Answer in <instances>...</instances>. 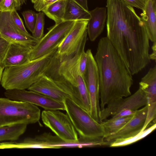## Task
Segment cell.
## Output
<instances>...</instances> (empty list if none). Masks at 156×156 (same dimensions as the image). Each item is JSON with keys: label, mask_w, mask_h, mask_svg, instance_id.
<instances>
[{"label": "cell", "mask_w": 156, "mask_h": 156, "mask_svg": "<svg viewBox=\"0 0 156 156\" xmlns=\"http://www.w3.org/2000/svg\"><path fill=\"white\" fill-rule=\"evenodd\" d=\"M106 37L132 75L150 62L149 39L144 23L122 0H107Z\"/></svg>", "instance_id": "6da1fadb"}, {"label": "cell", "mask_w": 156, "mask_h": 156, "mask_svg": "<svg viewBox=\"0 0 156 156\" xmlns=\"http://www.w3.org/2000/svg\"><path fill=\"white\" fill-rule=\"evenodd\" d=\"M94 58L99 72L101 110L115 99L131 95L132 75L106 37L99 40Z\"/></svg>", "instance_id": "7a4b0ae2"}, {"label": "cell", "mask_w": 156, "mask_h": 156, "mask_svg": "<svg viewBox=\"0 0 156 156\" xmlns=\"http://www.w3.org/2000/svg\"><path fill=\"white\" fill-rule=\"evenodd\" d=\"M87 39L85 37L77 51L70 55L60 56L56 51L45 74L52 79L75 103L86 110L90 108V99L84 77L79 71V63Z\"/></svg>", "instance_id": "3957f363"}, {"label": "cell", "mask_w": 156, "mask_h": 156, "mask_svg": "<svg viewBox=\"0 0 156 156\" xmlns=\"http://www.w3.org/2000/svg\"><path fill=\"white\" fill-rule=\"evenodd\" d=\"M57 49L25 64L5 68L0 82L2 86L6 90L28 89L45 74Z\"/></svg>", "instance_id": "277c9868"}, {"label": "cell", "mask_w": 156, "mask_h": 156, "mask_svg": "<svg viewBox=\"0 0 156 156\" xmlns=\"http://www.w3.org/2000/svg\"><path fill=\"white\" fill-rule=\"evenodd\" d=\"M40 112L33 104L0 98V127L35 123L40 119Z\"/></svg>", "instance_id": "5b68a950"}, {"label": "cell", "mask_w": 156, "mask_h": 156, "mask_svg": "<svg viewBox=\"0 0 156 156\" xmlns=\"http://www.w3.org/2000/svg\"><path fill=\"white\" fill-rule=\"evenodd\" d=\"M64 103L65 111L81 139H104V132L101 123L94 119L86 111L69 97Z\"/></svg>", "instance_id": "8992f818"}, {"label": "cell", "mask_w": 156, "mask_h": 156, "mask_svg": "<svg viewBox=\"0 0 156 156\" xmlns=\"http://www.w3.org/2000/svg\"><path fill=\"white\" fill-rule=\"evenodd\" d=\"M75 21H62L50 28L31 50L29 55L30 61L44 56L57 49L71 29Z\"/></svg>", "instance_id": "52a82bcc"}, {"label": "cell", "mask_w": 156, "mask_h": 156, "mask_svg": "<svg viewBox=\"0 0 156 156\" xmlns=\"http://www.w3.org/2000/svg\"><path fill=\"white\" fill-rule=\"evenodd\" d=\"M41 119L44 124L62 140L69 142L78 141L76 131L67 114L58 110H45L42 112Z\"/></svg>", "instance_id": "ba28073f"}, {"label": "cell", "mask_w": 156, "mask_h": 156, "mask_svg": "<svg viewBox=\"0 0 156 156\" xmlns=\"http://www.w3.org/2000/svg\"><path fill=\"white\" fill-rule=\"evenodd\" d=\"M86 52L87 61L84 79L90 99V115L95 120L100 122L99 115L101 109L99 104L100 80L98 68L91 49H88Z\"/></svg>", "instance_id": "9c48e42d"}, {"label": "cell", "mask_w": 156, "mask_h": 156, "mask_svg": "<svg viewBox=\"0 0 156 156\" xmlns=\"http://www.w3.org/2000/svg\"><path fill=\"white\" fill-rule=\"evenodd\" d=\"M0 34L10 43L20 44L33 47L39 40L20 30L14 22L11 12H0Z\"/></svg>", "instance_id": "30bf717a"}, {"label": "cell", "mask_w": 156, "mask_h": 156, "mask_svg": "<svg viewBox=\"0 0 156 156\" xmlns=\"http://www.w3.org/2000/svg\"><path fill=\"white\" fill-rule=\"evenodd\" d=\"M147 100L145 93L140 88L133 94L125 97L117 99L107 104L99 115L100 123L110 116H112L119 112L125 109L134 111L147 105Z\"/></svg>", "instance_id": "8fae6325"}, {"label": "cell", "mask_w": 156, "mask_h": 156, "mask_svg": "<svg viewBox=\"0 0 156 156\" xmlns=\"http://www.w3.org/2000/svg\"><path fill=\"white\" fill-rule=\"evenodd\" d=\"M4 94L11 100L29 103L40 106L45 110H65L64 102L58 101L42 94L25 90H6Z\"/></svg>", "instance_id": "7c38bea8"}, {"label": "cell", "mask_w": 156, "mask_h": 156, "mask_svg": "<svg viewBox=\"0 0 156 156\" xmlns=\"http://www.w3.org/2000/svg\"><path fill=\"white\" fill-rule=\"evenodd\" d=\"M88 21H75L71 30L58 47L56 53L60 56H67L74 53L83 39L87 36Z\"/></svg>", "instance_id": "4fadbf2b"}, {"label": "cell", "mask_w": 156, "mask_h": 156, "mask_svg": "<svg viewBox=\"0 0 156 156\" xmlns=\"http://www.w3.org/2000/svg\"><path fill=\"white\" fill-rule=\"evenodd\" d=\"M147 105L136 111L131 119L115 133L105 138L104 140L110 144L115 140L125 139L134 136L141 131L146 118Z\"/></svg>", "instance_id": "5bb4252c"}, {"label": "cell", "mask_w": 156, "mask_h": 156, "mask_svg": "<svg viewBox=\"0 0 156 156\" xmlns=\"http://www.w3.org/2000/svg\"><path fill=\"white\" fill-rule=\"evenodd\" d=\"M76 142L65 141L58 136L50 133H44L34 138H28L19 142L20 148H59L64 147H76Z\"/></svg>", "instance_id": "9a60e30c"}, {"label": "cell", "mask_w": 156, "mask_h": 156, "mask_svg": "<svg viewBox=\"0 0 156 156\" xmlns=\"http://www.w3.org/2000/svg\"><path fill=\"white\" fill-rule=\"evenodd\" d=\"M28 89L63 102L66 98H70L52 79L46 75H43Z\"/></svg>", "instance_id": "2e32d148"}, {"label": "cell", "mask_w": 156, "mask_h": 156, "mask_svg": "<svg viewBox=\"0 0 156 156\" xmlns=\"http://www.w3.org/2000/svg\"><path fill=\"white\" fill-rule=\"evenodd\" d=\"M33 48L20 44L10 43L0 66L4 69L27 63L30 61V53Z\"/></svg>", "instance_id": "e0dca14e"}, {"label": "cell", "mask_w": 156, "mask_h": 156, "mask_svg": "<svg viewBox=\"0 0 156 156\" xmlns=\"http://www.w3.org/2000/svg\"><path fill=\"white\" fill-rule=\"evenodd\" d=\"M90 17L88 20L87 32L91 41H94L102 32L107 18L106 7H97L89 11Z\"/></svg>", "instance_id": "ac0fdd59"}, {"label": "cell", "mask_w": 156, "mask_h": 156, "mask_svg": "<svg viewBox=\"0 0 156 156\" xmlns=\"http://www.w3.org/2000/svg\"><path fill=\"white\" fill-rule=\"evenodd\" d=\"M141 14L149 40L156 42V0H148Z\"/></svg>", "instance_id": "d6986e66"}, {"label": "cell", "mask_w": 156, "mask_h": 156, "mask_svg": "<svg viewBox=\"0 0 156 156\" xmlns=\"http://www.w3.org/2000/svg\"><path fill=\"white\" fill-rule=\"evenodd\" d=\"M139 88L145 93L147 105L156 104V66L151 68L141 79Z\"/></svg>", "instance_id": "ffe728a7"}, {"label": "cell", "mask_w": 156, "mask_h": 156, "mask_svg": "<svg viewBox=\"0 0 156 156\" xmlns=\"http://www.w3.org/2000/svg\"><path fill=\"white\" fill-rule=\"evenodd\" d=\"M89 11L82 7L73 0H66L63 21L89 20Z\"/></svg>", "instance_id": "44dd1931"}, {"label": "cell", "mask_w": 156, "mask_h": 156, "mask_svg": "<svg viewBox=\"0 0 156 156\" xmlns=\"http://www.w3.org/2000/svg\"><path fill=\"white\" fill-rule=\"evenodd\" d=\"M27 126L21 124L0 127V142L17 140L25 132Z\"/></svg>", "instance_id": "7402d4cb"}, {"label": "cell", "mask_w": 156, "mask_h": 156, "mask_svg": "<svg viewBox=\"0 0 156 156\" xmlns=\"http://www.w3.org/2000/svg\"><path fill=\"white\" fill-rule=\"evenodd\" d=\"M133 115L110 119L101 122L104 132V138L119 131L131 119Z\"/></svg>", "instance_id": "603a6c76"}, {"label": "cell", "mask_w": 156, "mask_h": 156, "mask_svg": "<svg viewBox=\"0 0 156 156\" xmlns=\"http://www.w3.org/2000/svg\"><path fill=\"white\" fill-rule=\"evenodd\" d=\"M66 0H58L44 9L42 12L55 24L63 21Z\"/></svg>", "instance_id": "cb8c5ba5"}, {"label": "cell", "mask_w": 156, "mask_h": 156, "mask_svg": "<svg viewBox=\"0 0 156 156\" xmlns=\"http://www.w3.org/2000/svg\"><path fill=\"white\" fill-rule=\"evenodd\" d=\"M156 128V122L150 127L147 128L138 134L130 137L118 139L110 144L109 146L112 147H122L133 144L144 137L152 132Z\"/></svg>", "instance_id": "d4e9b609"}, {"label": "cell", "mask_w": 156, "mask_h": 156, "mask_svg": "<svg viewBox=\"0 0 156 156\" xmlns=\"http://www.w3.org/2000/svg\"><path fill=\"white\" fill-rule=\"evenodd\" d=\"M44 14L42 12H40L37 13V21L34 31L32 33V36L38 40L41 39L44 36Z\"/></svg>", "instance_id": "484cf974"}, {"label": "cell", "mask_w": 156, "mask_h": 156, "mask_svg": "<svg viewBox=\"0 0 156 156\" xmlns=\"http://www.w3.org/2000/svg\"><path fill=\"white\" fill-rule=\"evenodd\" d=\"M26 26L32 33L34 30L37 19V13L31 10L23 12L22 13Z\"/></svg>", "instance_id": "4316f807"}, {"label": "cell", "mask_w": 156, "mask_h": 156, "mask_svg": "<svg viewBox=\"0 0 156 156\" xmlns=\"http://www.w3.org/2000/svg\"><path fill=\"white\" fill-rule=\"evenodd\" d=\"M20 9L16 0H2L0 4V12H12Z\"/></svg>", "instance_id": "83f0119b"}, {"label": "cell", "mask_w": 156, "mask_h": 156, "mask_svg": "<svg viewBox=\"0 0 156 156\" xmlns=\"http://www.w3.org/2000/svg\"><path fill=\"white\" fill-rule=\"evenodd\" d=\"M87 61V54L84 50L81 53L79 59V68L80 73L83 77L86 72Z\"/></svg>", "instance_id": "f1b7e54d"}, {"label": "cell", "mask_w": 156, "mask_h": 156, "mask_svg": "<svg viewBox=\"0 0 156 156\" xmlns=\"http://www.w3.org/2000/svg\"><path fill=\"white\" fill-rule=\"evenodd\" d=\"M58 0H37L34 3V8L38 12H41L51 4Z\"/></svg>", "instance_id": "f546056e"}, {"label": "cell", "mask_w": 156, "mask_h": 156, "mask_svg": "<svg viewBox=\"0 0 156 156\" xmlns=\"http://www.w3.org/2000/svg\"><path fill=\"white\" fill-rule=\"evenodd\" d=\"M129 5L143 11L145 8L148 0H122Z\"/></svg>", "instance_id": "4dcf8cb0"}, {"label": "cell", "mask_w": 156, "mask_h": 156, "mask_svg": "<svg viewBox=\"0 0 156 156\" xmlns=\"http://www.w3.org/2000/svg\"><path fill=\"white\" fill-rule=\"evenodd\" d=\"M11 13L14 21L17 27L24 32L27 33H29L25 28L23 20L16 10L12 11Z\"/></svg>", "instance_id": "1f68e13d"}, {"label": "cell", "mask_w": 156, "mask_h": 156, "mask_svg": "<svg viewBox=\"0 0 156 156\" xmlns=\"http://www.w3.org/2000/svg\"><path fill=\"white\" fill-rule=\"evenodd\" d=\"M9 44L0 34V63L4 57Z\"/></svg>", "instance_id": "d6a6232c"}, {"label": "cell", "mask_w": 156, "mask_h": 156, "mask_svg": "<svg viewBox=\"0 0 156 156\" xmlns=\"http://www.w3.org/2000/svg\"><path fill=\"white\" fill-rule=\"evenodd\" d=\"M136 111L130 109L122 110L111 116L110 119H114L118 117L133 115L135 114Z\"/></svg>", "instance_id": "836d02e7"}, {"label": "cell", "mask_w": 156, "mask_h": 156, "mask_svg": "<svg viewBox=\"0 0 156 156\" xmlns=\"http://www.w3.org/2000/svg\"><path fill=\"white\" fill-rule=\"evenodd\" d=\"M153 44L152 47V52L151 54H149L150 59L152 60H156V42L153 43Z\"/></svg>", "instance_id": "e575fe53"}, {"label": "cell", "mask_w": 156, "mask_h": 156, "mask_svg": "<svg viewBox=\"0 0 156 156\" xmlns=\"http://www.w3.org/2000/svg\"><path fill=\"white\" fill-rule=\"evenodd\" d=\"M83 8L88 10L87 0H73Z\"/></svg>", "instance_id": "d590c367"}, {"label": "cell", "mask_w": 156, "mask_h": 156, "mask_svg": "<svg viewBox=\"0 0 156 156\" xmlns=\"http://www.w3.org/2000/svg\"><path fill=\"white\" fill-rule=\"evenodd\" d=\"M2 0H0V4ZM18 4V6L20 9L21 6L25 4L27 0H16Z\"/></svg>", "instance_id": "8d00e7d4"}, {"label": "cell", "mask_w": 156, "mask_h": 156, "mask_svg": "<svg viewBox=\"0 0 156 156\" xmlns=\"http://www.w3.org/2000/svg\"><path fill=\"white\" fill-rule=\"evenodd\" d=\"M3 69L4 68L2 67V66L0 65V83L1 82V79Z\"/></svg>", "instance_id": "74e56055"}, {"label": "cell", "mask_w": 156, "mask_h": 156, "mask_svg": "<svg viewBox=\"0 0 156 156\" xmlns=\"http://www.w3.org/2000/svg\"><path fill=\"white\" fill-rule=\"evenodd\" d=\"M31 0V2L33 3H34L35 2L37 1V0Z\"/></svg>", "instance_id": "f35d334b"}]
</instances>
